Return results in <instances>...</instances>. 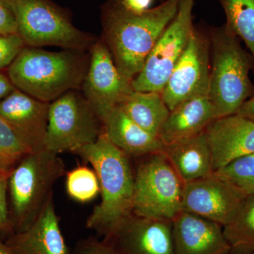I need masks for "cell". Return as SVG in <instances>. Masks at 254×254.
<instances>
[{
	"label": "cell",
	"instance_id": "f546056e",
	"mask_svg": "<svg viewBox=\"0 0 254 254\" xmlns=\"http://www.w3.org/2000/svg\"><path fill=\"white\" fill-rule=\"evenodd\" d=\"M0 34H18L16 16L9 0H0Z\"/></svg>",
	"mask_w": 254,
	"mask_h": 254
},
{
	"label": "cell",
	"instance_id": "d4e9b609",
	"mask_svg": "<svg viewBox=\"0 0 254 254\" xmlns=\"http://www.w3.org/2000/svg\"><path fill=\"white\" fill-rule=\"evenodd\" d=\"M247 195L254 194V153L239 157L213 173Z\"/></svg>",
	"mask_w": 254,
	"mask_h": 254
},
{
	"label": "cell",
	"instance_id": "9a60e30c",
	"mask_svg": "<svg viewBox=\"0 0 254 254\" xmlns=\"http://www.w3.org/2000/svg\"><path fill=\"white\" fill-rule=\"evenodd\" d=\"M205 131L214 172L239 157L254 153V118L234 114L215 119Z\"/></svg>",
	"mask_w": 254,
	"mask_h": 254
},
{
	"label": "cell",
	"instance_id": "d6a6232c",
	"mask_svg": "<svg viewBox=\"0 0 254 254\" xmlns=\"http://www.w3.org/2000/svg\"><path fill=\"white\" fill-rule=\"evenodd\" d=\"M236 114L248 118H254V95L244 103Z\"/></svg>",
	"mask_w": 254,
	"mask_h": 254
},
{
	"label": "cell",
	"instance_id": "7402d4cb",
	"mask_svg": "<svg viewBox=\"0 0 254 254\" xmlns=\"http://www.w3.org/2000/svg\"><path fill=\"white\" fill-rule=\"evenodd\" d=\"M223 232L231 254H254V194L247 195Z\"/></svg>",
	"mask_w": 254,
	"mask_h": 254
},
{
	"label": "cell",
	"instance_id": "e575fe53",
	"mask_svg": "<svg viewBox=\"0 0 254 254\" xmlns=\"http://www.w3.org/2000/svg\"><path fill=\"white\" fill-rule=\"evenodd\" d=\"M0 254H17L14 251L11 250V248L6 245V243L1 242L0 240Z\"/></svg>",
	"mask_w": 254,
	"mask_h": 254
},
{
	"label": "cell",
	"instance_id": "8fae6325",
	"mask_svg": "<svg viewBox=\"0 0 254 254\" xmlns=\"http://www.w3.org/2000/svg\"><path fill=\"white\" fill-rule=\"evenodd\" d=\"M103 240L115 254H175L173 221L133 213L114 225Z\"/></svg>",
	"mask_w": 254,
	"mask_h": 254
},
{
	"label": "cell",
	"instance_id": "4dcf8cb0",
	"mask_svg": "<svg viewBox=\"0 0 254 254\" xmlns=\"http://www.w3.org/2000/svg\"><path fill=\"white\" fill-rule=\"evenodd\" d=\"M124 6L133 12L141 13L150 9L153 0H122Z\"/></svg>",
	"mask_w": 254,
	"mask_h": 254
},
{
	"label": "cell",
	"instance_id": "cb8c5ba5",
	"mask_svg": "<svg viewBox=\"0 0 254 254\" xmlns=\"http://www.w3.org/2000/svg\"><path fill=\"white\" fill-rule=\"evenodd\" d=\"M66 188L68 195L79 203L91 201L100 192L96 173L84 165H79L66 173Z\"/></svg>",
	"mask_w": 254,
	"mask_h": 254
},
{
	"label": "cell",
	"instance_id": "7c38bea8",
	"mask_svg": "<svg viewBox=\"0 0 254 254\" xmlns=\"http://www.w3.org/2000/svg\"><path fill=\"white\" fill-rule=\"evenodd\" d=\"M247 193L213 174L184 185L182 211L227 225L238 211Z\"/></svg>",
	"mask_w": 254,
	"mask_h": 254
},
{
	"label": "cell",
	"instance_id": "4fadbf2b",
	"mask_svg": "<svg viewBox=\"0 0 254 254\" xmlns=\"http://www.w3.org/2000/svg\"><path fill=\"white\" fill-rule=\"evenodd\" d=\"M81 88L83 97L100 120L133 91L131 82L119 71L103 40L91 47L89 67Z\"/></svg>",
	"mask_w": 254,
	"mask_h": 254
},
{
	"label": "cell",
	"instance_id": "e0dca14e",
	"mask_svg": "<svg viewBox=\"0 0 254 254\" xmlns=\"http://www.w3.org/2000/svg\"><path fill=\"white\" fill-rule=\"evenodd\" d=\"M17 254H71L62 232L53 198L36 220L23 231L5 242Z\"/></svg>",
	"mask_w": 254,
	"mask_h": 254
},
{
	"label": "cell",
	"instance_id": "6da1fadb",
	"mask_svg": "<svg viewBox=\"0 0 254 254\" xmlns=\"http://www.w3.org/2000/svg\"><path fill=\"white\" fill-rule=\"evenodd\" d=\"M179 4L180 0H165L141 13L127 9L122 0H107L102 5L103 41L127 81H133L141 71L155 43L176 15Z\"/></svg>",
	"mask_w": 254,
	"mask_h": 254
},
{
	"label": "cell",
	"instance_id": "5b68a950",
	"mask_svg": "<svg viewBox=\"0 0 254 254\" xmlns=\"http://www.w3.org/2000/svg\"><path fill=\"white\" fill-rule=\"evenodd\" d=\"M65 173L59 154L46 148L31 151L10 173V218L15 232L27 229L53 198V187Z\"/></svg>",
	"mask_w": 254,
	"mask_h": 254
},
{
	"label": "cell",
	"instance_id": "d6986e66",
	"mask_svg": "<svg viewBox=\"0 0 254 254\" xmlns=\"http://www.w3.org/2000/svg\"><path fill=\"white\" fill-rule=\"evenodd\" d=\"M205 131L164 145L162 153L185 184L210 176L214 173L212 152Z\"/></svg>",
	"mask_w": 254,
	"mask_h": 254
},
{
	"label": "cell",
	"instance_id": "ba28073f",
	"mask_svg": "<svg viewBox=\"0 0 254 254\" xmlns=\"http://www.w3.org/2000/svg\"><path fill=\"white\" fill-rule=\"evenodd\" d=\"M103 123L86 98L71 91L50 103L45 148L60 154L98 139Z\"/></svg>",
	"mask_w": 254,
	"mask_h": 254
},
{
	"label": "cell",
	"instance_id": "3957f363",
	"mask_svg": "<svg viewBox=\"0 0 254 254\" xmlns=\"http://www.w3.org/2000/svg\"><path fill=\"white\" fill-rule=\"evenodd\" d=\"M89 64L85 51L25 47L8 67L7 76L16 89L50 103L81 87Z\"/></svg>",
	"mask_w": 254,
	"mask_h": 254
},
{
	"label": "cell",
	"instance_id": "30bf717a",
	"mask_svg": "<svg viewBox=\"0 0 254 254\" xmlns=\"http://www.w3.org/2000/svg\"><path fill=\"white\" fill-rule=\"evenodd\" d=\"M210 56L209 33L194 26L186 49L161 92L170 111L185 100L208 95Z\"/></svg>",
	"mask_w": 254,
	"mask_h": 254
},
{
	"label": "cell",
	"instance_id": "8992f818",
	"mask_svg": "<svg viewBox=\"0 0 254 254\" xmlns=\"http://www.w3.org/2000/svg\"><path fill=\"white\" fill-rule=\"evenodd\" d=\"M17 22L18 35L31 48L60 47L86 51L95 38L76 28L66 9L52 0H9Z\"/></svg>",
	"mask_w": 254,
	"mask_h": 254
},
{
	"label": "cell",
	"instance_id": "ffe728a7",
	"mask_svg": "<svg viewBox=\"0 0 254 254\" xmlns=\"http://www.w3.org/2000/svg\"><path fill=\"white\" fill-rule=\"evenodd\" d=\"M104 132L110 141L128 157H143L160 153L164 144L128 118L120 106L102 118Z\"/></svg>",
	"mask_w": 254,
	"mask_h": 254
},
{
	"label": "cell",
	"instance_id": "1f68e13d",
	"mask_svg": "<svg viewBox=\"0 0 254 254\" xmlns=\"http://www.w3.org/2000/svg\"><path fill=\"white\" fill-rule=\"evenodd\" d=\"M14 89L16 88L10 81L8 76L0 71V102L7 97Z\"/></svg>",
	"mask_w": 254,
	"mask_h": 254
},
{
	"label": "cell",
	"instance_id": "9c48e42d",
	"mask_svg": "<svg viewBox=\"0 0 254 254\" xmlns=\"http://www.w3.org/2000/svg\"><path fill=\"white\" fill-rule=\"evenodd\" d=\"M194 0H180L175 17L169 23L144 65L131 81L134 91H163L193 33Z\"/></svg>",
	"mask_w": 254,
	"mask_h": 254
},
{
	"label": "cell",
	"instance_id": "2e32d148",
	"mask_svg": "<svg viewBox=\"0 0 254 254\" xmlns=\"http://www.w3.org/2000/svg\"><path fill=\"white\" fill-rule=\"evenodd\" d=\"M173 240L175 254H231L221 225L186 211L173 221Z\"/></svg>",
	"mask_w": 254,
	"mask_h": 254
},
{
	"label": "cell",
	"instance_id": "83f0119b",
	"mask_svg": "<svg viewBox=\"0 0 254 254\" xmlns=\"http://www.w3.org/2000/svg\"><path fill=\"white\" fill-rule=\"evenodd\" d=\"M10 174L0 175V232L14 233L8 207V182Z\"/></svg>",
	"mask_w": 254,
	"mask_h": 254
},
{
	"label": "cell",
	"instance_id": "f1b7e54d",
	"mask_svg": "<svg viewBox=\"0 0 254 254\" xmlns=\"http://www.w3.org/2000/svg\"><path fill=\"white\" fill-rule=\"evenodd\" d=\"M71 254H115L103 240L95 237L82 239L76 244Z\"/></svg>",
	"mask_w": 254,
	"mask_h": 254
},
{
	"label": "cell",
	"instance_id": "484cf974",
	"mask_svg": "<svg viewBox=\"0 0 254 254\" xmlns=\"http://www.w3.org/2000/svg\"><path fill=\"white\" fill-rule=\"evenodd\" d=\"M31 151L14 128L0 116V156L17 164Z\"/></svg>",
	"mask_w": 254,
	"mask_h": 254
},
{
	"label": "cell",
	"instance_id": "5bb4252c",
	"mask_svg": "<svg viewBox=\"0 0 254 254\" xmlns=\"http://www.w3.org/2000/svg\"><path fill=\"white\" fill-rule=\"evenodd\" d=\"M49 108L50 103L16 88L0 102V116L35 151L46 148Z\"/></svg>",
	"mask_w": 254,
	"mask_h": 254
},
{
	"label": "cell",
	"instance_id": "52a82bcc",
	"mask_svg": "<svg viewBox=\"0 0 254 254\" xmlns=\"http://www.w3.org/2000/svg\"><path fill=\"white\" fill-rule=\"evenodd\" d=\"M145 157L134 175L132 213L173 221L182 211L185 183L162 152Z\"/></svg>",
	"mask_w": 254,
	"mask_h": 254
},
{
	"label": "cell",
	"instance_id": "7a4b0ae2",
	"mask_svg": "<svg viewBox=\"0 0 254 254\" xmlns=\"http://www.w3.org/2000/svg\"><path fill=\"white\" fill-rule=\"evenodd\" d=\"M91 164L98 177L101 201L93 209L86 226L104 236L132 213L134 175L127 154L110 141L105 132L98 139L73 152Z\"/></svg>",
	"mask_w": 254,
	"mask_h": 254
},
{
	"label": "cell",
	"instance_id": "603a6c76",
	"mask_svg": "<svg viewBox=\"0 0 254 254\" xmlns=\"http://www.w3.org/2000/svg\"><path fill=\"white\" fill-rule=\"evenodd\" d=\"M218 1L226 17L224 26L245 43L253 59L254 71V0Z\"/></svg>",
	"mask_w": 254,
	"mask_h": 254
},
{
	"label": "cell",
	"instance_id": "ac0fdd59",
	"mask_svg": "<svg viewBox=\"0 0 254 254\" xmlns=\"http://www.w3.org/2000/svg\"><path fill=\"white\" fill-rule=\"evenodd\" d=\"M216 118L208 95L185 100L170 111L158 138L164 145L170 144L198 134Z\"/></svg>",
	"mask_w": 254,
	"mask_h": 254
},
{
	"label": "cell",
	"instance_id": "836d02e7",
	"mask_svg": "<svg viewBox=\"0 0 254 254\" xmlns=\"http://www.w3.org/2000/svg\"><path fill=\"white\" fill-rule=\"evenodd\" d=\"M16 165V164L11 163L9 160L0 156V175L11 173Z\"/></svg>",
	"mask_w": 254,
	"mask_h": 254
},
{
	"label": "cell",
	"instance_id": "277c9868",
	"mask_svg": "<svg viewBox=\"0 0 254 254\" xmlns=\"http://www.w3.org/2000/svg\"><path fill=\"white\" fill-rule=\"evenodd\" d=\"M209 36L211 66L208 96L218 119L236 114L254 95L250 77L254 62L240 39L224 25L213 28Z\"/></svg>",
	"mask_w": 254,
	"mask_h": 254
},
{
	"label": "cell",
	"instance_id": "44dd1931",
	"mask_svg": "<svg viewBox=\"0 0 254 254\" xmlns=\"http://www.w3.org/2000/svg\"><path fill=\"white\" fill-rule=\"evenodd\" d=\"M145 131L158 137L170 110L160 92H131L119 105Z\"/></svg>",
	"mask_w": 254,
	"mask_h": 254
},
{
	"label": "cell",
	"instance_id": "4316f807",
	"mask_svg": "<svg viewBox=\"0 0 254 254\" xmlns=\"http://www.w3.org/2000/svg\"><path fill=\"white\" fill-rule=\"evenodd\" d=\"M25 47L18 34H0V70L9 67Z\"/></svg>",
	"mask_w": 254,
	"mask_h": 254
}]
</instances>
